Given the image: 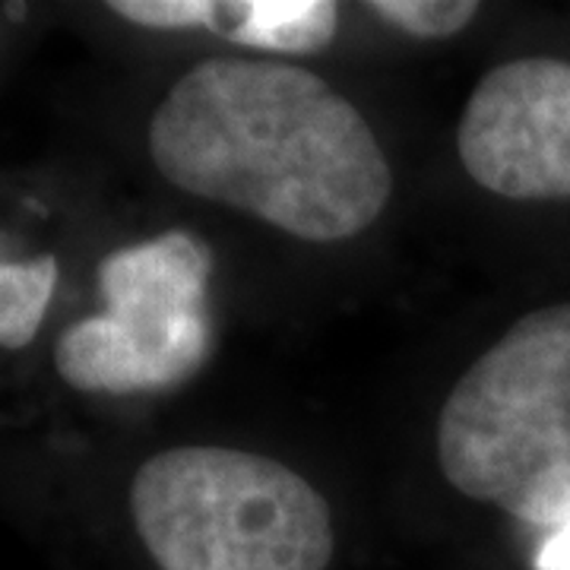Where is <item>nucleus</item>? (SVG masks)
Returning a JSON list of instances; mask_svg holds the SVG:
<instances>
[{"label":"nucleus","mask_w":570,"mask_h":570,"mask_svg":"<svg viewBox=\"0 0 570 570\" xmlns=\"http://www.w3.org/2000/svg\"><path fill=\"white\" fill-rule=\"evenodd\" d=\"M209 247L165 232L111 250L99 264L105 311L70 324L55 367L80 393H163L181 387L209 358Z\"/></svg>","instance_id":"20e7f679"},{"label":"nucleus","mask_w":570,"mask_h":570,"mask_svg":"<svg viewBox=\"0 0 570 570\" xmlns=\"http://www.w3.org/2000/svg\"><path fill=\"white\" fill-rule=\"evenodd\" d=\"M469 178L508 200H570V63L491 67L456 127Z\"/></svg>","instance_id":"39448f33"},{"label":"nucleus","mask_w":570,"mask_h":570,"mask_svg":"<svg viewBox=\"0 0 570 570\" xmlns=\"http://www.w3.org/2000/svg\"><path fill=\"white\" fill-rule=\"evenodd\" d=\"M336 26L340 7L330 0H247V20L232 41L276 55H317Z\"/></svg>","instance_id":"423d86ee"},{"label":"nucleus","mask_w":570,"mask_h":570,"mask_svg":"<svg viewBox=\"0 0 570 570\" xmlns=\"http://www.w3.org/2000/svg\"><path fill=\"white\" fill-rule=\"evenodd\" d=\"M130 517L159 570H326L333 513L295 469L261 453L184 444L130 482Z\"/></svg>","instance_id":"7ed1b4c3"},{"label":"nucleus","mask_w":570,"mask_h":570,"mask_svg":"<svg viewBox=\"0 0 570 570\" xmlns=\"http://www.w3.org/2000/svg\"><path fill=\"white\" fill-rule=\"evenodd\" d=\"M58 285V261H0V346L22 348L36 340Z\"/></svg>","instance_id":"0eeeda50"},{"label":"nucleus","mask_w":570,"mask_h":570,"mask_svg":"<svg viewBox=\"0 0 570 570\" xmlns=\"http://www.w3.org/2000/svg\"><path fill=\"white\" fill-rule=\"evenodd\" d=\"M165 181L250 213L302 242H346L393 190L365 115L307 67L209 58L168 89L149 121Z\"/></svg>","instance_id":"f257e3e1"},{"label":"nucleus","mask_w":570,"mask_h":570,"mask_svg":"<svg viewBox=\"0 0 570 570\" xmlns=\"http://www.w3.org/2000/svg\"><path fill=\"white\" fill-rule=\"evenodd\" d=\"M535 570H570V527L551 532L535 558Z\"/></svg>","instance_id":"1a4fd4ad"},{"label":"nucleus","mask_w":570,"mask_h":570,"mask_svg":"<svg viewBox=\"0 0 570 570\" xmlns=\"http://www.w3.org/2000/svg\"><path fill=\"white\" fill-rule=\"evenodd\" d=\"M371 13L419 39H450L475 20V0H374Z\"/></svg>","instance_id":"6e6552de"},{"label":"nucleus","mask_w":570,"mask_h":570,"mask_svg":"<svg viewBox=\"0 0 570 570\" xmlns=\"http://www.w3.org/2000/svg\"><path fill=\"white\" fill-rule=\"evenodd\" d=\"M438 463L472 501L570 527V305L530 311L472 362L441 409Z\"/></svg>","instance_id":"f03ea898"}]
</instances>
